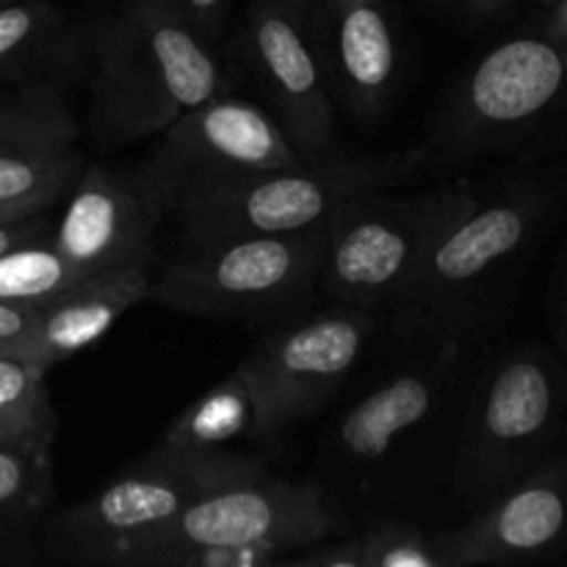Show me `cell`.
I'll return each mask as SVG.
<instances>
[{
	"mask_svg": "<svg viewBox=\"0 0 567 567\" xmlns=\"http://www.w3.org/2000/svg\"><path fill=\"white\" fill-rule=\"evenodd\" d=\"M424 161L426 150L388 155L338 153L260 175L197 183L169 199L166 216H177L183 236H288L319 230L349 199L408 186Z\"/></svg>",
	"mask_w": 567,
	"mask_h": 567,
	"instance_id": "cell-2",
	"label": "cell"
},
{
	"mask_svg": "<svg viewBox=\"0 0 567 567\" xmlns=\"http://www.w3.org/2000/svg\"><path fill=\"white\" fill-rule=\"evenodd\" d=\"M11 526H14V520H6V518H0V551H3V548L9 546Z\"/></svg>",
	"mask_w": 567,
	"mask_h": 567,
	"instance_id": "cell-31",
	"label": "cell"
},
{
	"mask_svg": "<svg viewBox=\"0 0 567 567\" xmlns=\"http://www.w3.org/2000/svg\"><path fill=\"white\" fill-rule=\"evenodd\" d=\"M183 20L205 39V42L219 48L225 37L227 17H230V0H172Z\"/></svg>",
	"mask_w": 567,
	"mask_h": 567,
	"instance_id": "cell-25",
	"label": "cell"
},
{
	"mask_svg": "<svg viewBox=\"0 0 567 567\" xmlns=\"http://www.w3.org/2000/svg\"><path fill=\"white\" fill-rule=\"evenodd\" d=\"M286 6H291L293 11H299V14L305 17V20H310V17L316 14V0H282Z\"/></svg>",
	"mask_w": 567,
	"mask_h": 567,
	"instance_id": "cell-30",
	"label": "cell"
},
{
	"mask_svg": "<svg viewBox=\"0 0 567 567\" xmlns=\"http://www.w3.org/2000/svg\"><path fill=\"white\" fill-rule=\"evenodd\" d=\"M244 61L252 70L269 114L305 161L343 153L336 100L310 39L308 20L282 0H252L241 33Z\"/></svg>",
	"mask_w": 567,
	"mask_h": 567,
	"instance_id": "cell-10",
	"label": "cell"
},
{
	"mask_svg": "<svg viewBox=\"0 0 567 567\" xmlns=\"http://www.w3.org/2000/svg\"><path fill=\"white\" fill-rule=\"evenodd\" d=\"M264 463L225 449H166L100 487L44 526L50 563L111 567L133 537L155 529L208 493L264 476Z\"/></svg>",
	"mask_w": 567,
	"mask_h": 567,
	"instance_id": "cell-3",
	"label": "cell"
},
{
	"mask_svg": "<svg viewBox=\"0 0 567 567\" xmlns=\"http://www.w3.org/2000/svg\"><path fill=\"white\" fill-rule=\"evenodd\" d=\"M48 371L20 354L0 352V443L50 454L59 432L50 408Z\"/></svg>",
	"mask_w": 567,
	"mask_h": 567,
	"instance_id": "cell-22",
	"label": "cell"
},
{
	"mask_svg": "<svg viewBox=\"0 0 567 567\" xmlns=\"http://www.w3.org/2000/svg\"><path fill=\"white\" fill-rule=\"evenodd\" d=\"M565 83L563 55L543 39H513L471 70L443 120V147L463 150L485 133L540 114Z\"/></svg>",
	"mask_w": 567,
	"mask_h": 567,
	"instance_id": "cell-14",
	"label": "cell"
},
{
	"mask_svg": "<svg viewBox=\"0 0 567 567\" xmlns=\"http://www.w3.org/2000/svg\"><path fill=\"white\" fill-rule=\"evenodd\" d=\"M443 388V363L410 365L360 399L341 419L338 449L352 463H377L404 432L424 424L435 410Z\"/></svg>",
	"mask_w": 567,
	"mask_h": 567,
	"instance_id": "cell-18",
	"label": "cell"
},
{
	"mask_svg": "<svg viewBox=\"0 0 567 567\" xmlns=\"http://www.w3.org/2000/svg\"><path fill=\"white\" fill-rule=\"evenodd\" d=\"M33 313L37 305L0 302V352H20L33 324Z\"/></svg>",
	"mask_w": 567,
	"mask_h": 567,
	"instance_id": "cell-26",
	"label": "cell"
},
{
	"mask_svg": "<svg viewBox=\"0 0 567 567\" xmlns=\"http://www.w3.org/2000/svg\"><path fill=\"white\" fill-rule=\"evenodd\" d=\"M164 216L138 175L89 166L72 183L50 244L86 277L150 266L155 225Z\"/></svg>",
	"mask_w": 567,
	"mask_h": 567,
	"instance_id": "cell-11",
	"label": "cell"
},
{
	"mask_svg": "<svg viewBox=\"0 0 567 567\" xmlns=\"http://www.w3.org/2000/svg\"><path fill=\"white\" fill-rule=\"evenodd\" d=\"M53 496L50 454L0 443V518L22 520L39 513Z\"/></svg>",
	"mask_w": 567,
	"mask_h": 567,
	"instance_id": "cell-24",
	"label": "cell"
},
{
	"mask_svg": "<svg viewBox=\"0 0 567 567\" xmlns=\"http://www.w3.org/2000/svg\"><path fill=\"white\" fill-rule=\"evenodd\" d=\"M526 210L515 203H480L465 194L426 244L396 302L385 310L402 338L452 347L468 330L471 297L480 282L520 247Z\"/></svg>",
	"mask_w": 567,
	"mask_h": 567,
	"instance_id": "cell-7",
	"label": "cell"
},
{
	"mask_svg": "<svg viewBox=\"0 0 567 567\" xmlns=\"http://www.w3.org/2000/svg\"><path fill=\"white\" fill-rule=\"evenodd\" d=\"M9 3H20V0H0V6H9Z\"/></svg>",
	"mask_w": 567,
	"mask_h": 567,
	"instance_id": "cell-33",
	"label": "cell"
},
{
	"mask_svg": "<svg viewBox=\"0 0 567 567\" xmlns=\"http://www.w3.org/2000/svg\"><path fill=\"white\" fill-rule=\"evenodd\" d=\"M563 526V493L548 485H529L504 498L474 524L437 535V543L446 567L491 565L546 548L557 540Z\"/></svg>",
	"mask_w": 567,
	"mask_h": 567,
	"instance_id": "cell-17",
	"label": "cell"
},
{
	"mask_svg": "<svg viewBox=\"0 0 567 567\" xmlns=\"http://www.w3.org/2000/svg\"><path fill=\"white\" fill-rule=\"evenodd\" d=\"M391 0H343L319 6L308 20L332 100L371 122L388 109L399 81V33Z\"/></svg>",
	"mask_w": 567,
	"mask_h": 567,
	"instance_id": "cell-13",
	"label": "cell"
},
{
	"mask_svg": "<svg viewBox=\"0 0 567 567\" xmlns=\"http://www.w3.org/2000/svg\"><path fill=\"white\" fill-rule=\"evenodd\" d=\"M260 408L247 369L238 363L221 382L194 404H188L166 430L158 446L166 449H221L238 437L258 441Z\"/></svg>",
	"mask_w": 567,
	"mask_h": 567,
	"instance_id": "cell-21",
	"label": "cell"
},
{
	"mask_svg": "<svg viewBox=\"0 0 567 567\" xmlns=\"http://www.w3.org/2000/svg\"><path fill=\"white\" fill-rule=\"evenodd\" d=\"M282 567H446L441 543L410 520H382L349 540H321Z\"/></svg>",
	"mask_w": 567,
	"mask_h": 567,
	"instance_id": "cell-20",
	"label": "cell"
},
{
	"mask_svg": "<svg viewBox=\"0 0 567 567\" xmlns=\"http://www.w3.org/2000/svg\"><path fill=\"white\" fill-rule=\"evenodd\" d=\"M50 236V221H48V210L37 216H28V219L11 221V225L0 227V255L9 252V249L20 247V244H31L39 241V238Z\"/></svg>",
	"mask_w": 567,
	"mask_h": 567,
	"instance_id": "cell-27",
	"label": "cell"
},
{
	"mask_svg": "<svg viewBox=\"0 0 567 567\" xmlns=\"http://www.w3.org/2000/svg\"><path fill=\"white\" fill-rule=\"evenodd\" d=\"M332 3H343V0H316V9H319V6H332Z\"/></svg>",
	"mask_w": 567,
	"mask_h": 567,
	"instance_id": "cell-32",
	"label": "cell"
},
{
	"mask_svg": "<svg viewBox=\"0 0 567 567\" xmlns=\"http://www.w3.org/2000/svg\"><path fill=\"white\" fill-rule=\"evenodd\" d=\"M443 3L452 6L463 17H491L502 11L504 6L513 3V0H443Z\"/></svg>",
	"mask_w": 567,
	"mask_h": 567,
	"instance_id": "cell-29",
	"label": "cell"
},
{
	"mask_svg": "<svg viewBox=\"0 0 567 567\" xmlns=\"http://www.w3.org/2000/svg\"><path fill=\"white\" fill-rule=\"evenodd\" d=\"M341 532L316 485L264 474L188 504L166 524L133 537L111 567H169L183 551L205 546H277L305 551Z\"/></svg>",
	"mask_w": 567,
	"mask_h": 567,
	"instance_id": "cell-6",
	"label": "cell"
},
{
	"mask_svg": "<svg viewBox=\"0 0 567 567\" xmlns=\"http://www.w3.org/2000/svg\"><path fill=\"white\" fill-rule=\"evenodd\" d=\"M89 127L97 144L158 136L177 116L227 94L216 44L172 0H116L86 25Z\"/></svg>",
	"mask_w": 567,
	"mask_h": 567,
	"instance_id": "cell-1",
	"label": "cell"
},
{
	"mask_svg": "<svg viewBox=\"0 0 567 567\" xmlns=\"http://www.w3.org/2000/svg\"><path fill=\"white\" fill-rule=\"evenodd\" d=\"M136 172L161 216L177 192L197 183L260 175L302 164L275 116L249 100L210 97L177 116Z\"/></svg>",
	"mask_w": 567,
	"mask_h": 567,
	"instance_id": "cell-9",
	"label": "cell"
},
{
	"mask_svg": "<svg viewBox=\"0 0 567 567\" xmlns=\"http://www.w3.org/2000/svg\"><path fill=\"white\" fill-rule=\"evenodd\" d=\"M83 277L86 275H81L64 255L55 252L50 236L20 244L0 255V302L42 305Z\"/></svg>",
	"mask_w": 567,
	"mask_h": 567,
	"instance_id": "cell-23",
	"label": "cell"
},
{
	"mask_svg": "<svg viewBox=\"0 0 567 567\" xmlns=\"http://www.w3.org/2000/svg\"><path fill=\"white\" fill-rule=\"evenodd\" d=\"M150 266L89 275L48 302L37 305L33 324L17 354L50 371L94 347L122 313L147 299Z\"/></svg>",
	"mask_w": 567,
	"mask_h": 567,
	"instance_id": "cell-16",
	"label": "cell"
},
{
	"mask_svg": "<svg viewBox=\"0 0 567 567\" xmlns=\"http://www.w3.org/2000/svg\"><path fill=\"white\" fill-rule=\"evenodd\" d=\"M554 391L548 371L535 360L502 365L476 396L465 446L460 452L457 482L480 493L498 480L526 441L540 435L551 419Z\"/></svg>",
	"mask_w": 567,
	"mask_h": 567,
	"instance_id": "cell-15",
	"label": "cell"
},
{
	"mask_svg": "<svg viewBox=\"0 0 567 567\" xmlns=\"http://www.w3.org/2000/svg\"><path fill=\"white\" fill-rule=\"evenodd\" d=\"M55 199L48 197H28V199H14V203H0V227L11 225V221L28 219V216H37L50 210Z\"/></svg>",
	"mask_w": 567,
	"mask_h": 567,
	"instance_id": "cell-28",
	"label": "cell"
},
{
	"mask_svg": "<svg viewBox=\"0 0 567 567\" xmlns=\"http://www.w3.org/2000/svg\"><path fill=\"white\" fill-rule=\"evenodd\" d=\"M377 324L380 316L369 310L336 305L330 313L271 330L241 360L258 396V441H275L319 413L352 374Z\"/></svg>",
	"mask_w": 567,
	"mask_h": 567,
	"instance_id": "cell-8",
	"label": "cell"
},
{
	"mask_svg": "<svg viewBox=\"0 0 567 567\" xmlns=\"http://www.w3.org/2000/svg\"><path fill=\"white\" fill-rule=\"evenodd\" d=\"M81 125L59 78L22 81L0 97V203L59 199L83 172Z\"/></svg>",
	"mask_w": 567,
	"mask_h": 567,
	"instance_id": "cell-12",
	"label": "cell"
},
{
	"mask_svg": "<svg viewBox=\"0 0 567 567\" xmlns=\"http://www.w3.org/2000/svg\"><path fill=\"white\" fill-rule=\"evenodd\" d=\"M86 66V28L75 31L70 14L50 0L0 6V75L66 81Z\"/></svg>",
	"mask_w": 567,
	"mask_h": 567,
	"instance_id": "cell-19",
	"label": "cell"
},
{
	"mask_svg": "<svg viewBox=\"0 0 567 567\" xmlns=\"http://www.w3.org/2000/svg\"><path fill=\"white\" fill-rule=\"evenodd\" d=\"M363 194L343 203L324 225L319 286L343 308L380 316L396 302L426 244L463 203L465 188L424 194Z\"/></svg>",
	"mask_w": 567,
	"mask_h": 567,
	"instance_id": "cell-5",
	"label": "cell"
},
{
	"mask_svg": "<svg viewBox=\"0 0 567 567\" xmlns=\"http://www.w3.org/2000/svg\"><path fill=\"white\" fill-rule=\"evenodd\" d=\"M327 230L186 236L181 252L150 277L144 302L208 319L271 316L302 305L319 286Z\"/></svg>",
	"mask_w": 567,
	"mask_h": 567,
	"instance_id": "cell-4",
	"label": "cell"
}]
</instances>
